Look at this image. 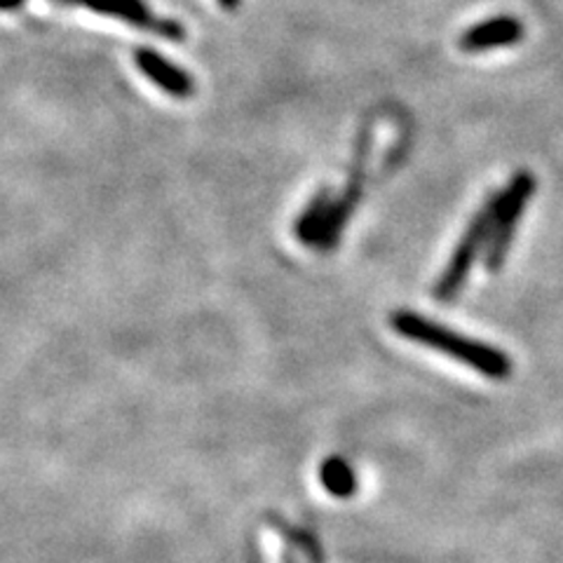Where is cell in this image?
Returning a JSON list of instances; mask_svg holds the SVG:
<instances>
[{
    "instance_id": "obj_1",
    "label": "cell",
    "mask_w": 563,
    "mask_h": 563,
    "mask_svg": "<svg viewBox=\"0 0 563 563\" xmlns=\"http://www.w3.org/2000/svg\"><path fill=\"white\" fill-rule=\"evenodd\" d=\"M390 327L407 341L442 352V355L455 362L472 366L474 372H479L486 378L505 380L509 378V374H512V360H509L503 350L467 339L463 333H457L444 324H437L418 312H411V310L393 312Z\"/></svg>"
},
{
    "instance_id": "obj_2",
    "label": "cell",
    "mask_w": 563,
    "mask_h": 563,
    "mask_svg": "<svg viewBox=\"0 0 563 563\" xmlns=\"http://www.w3.org/2000/svg\"><path fill=\"white\" fill-rule=\"evenodd\" d=\"M498 202H500V192L486 198L482 209L467 223L461 242H457L455 252L449 258L444 273L439 275L437 285H434L437 301L451 303V301H455V296L463 291L465 282H467V277L472 273L474 261H477V256L482 254V250H486V244H488L490 228H493V219H496Z\"/></svg>"
},
{
    "instance_id": "obj_3",
    "label": "cell",
    "mask_w": 563,
    "mask_h": 563,
    "mask_svg": "<svg viewBox=\"0 0 563 563\" xmlns=\"http://www.w3.org/2000/svg\"><path fill=\"white\" fill-rule=\"evenodd\" d=\"M536 192V176L531 172H517L512 181L500 192V202L496 209V219H493L490 238L486 244L484 266L488 273H498L509 256V246L517 235V223L523 214L526 205L531 202Z\"/></svg>"
},
{
    "instance_id": "obj_9",
    "label": "cell",
    "mask_w": 563,
    "mask_h": 563,
    "mask_svg": "<svg viewBox=\"0 0 563 563\" xmlns=\"http://www.w3.org/2000/svg\"><path fill=\"white\" fill-rule=\"evenodd\" d=\"M322 484L327 486L329 493L333 496H350L355 490V474H352L350 465L341 457H329V461L322 465Z\"/></svg>"
},
{
    "instance_id": "obj_7",
    "label": "cell",
    "mask_w": 563,
    "mask_h": 563,
    "mask_svg": "<svg viewBox=\"0 0 563 563\" xmlns=\"http://www.w3.org/2000/svg\"><path fill=\"white\" fill-rule=\"evenodd\" d=\"M521 38H523V24L517 20V16L498 14L463 31L457 45H461L463 52H486L496 47L517 45L521 43Z\"/></svg>"
},
{
    "instance_id": "obj_10",
    "label": "cell",
    "mask_w": 563,
    "mask_h": 563,
    "mask_svg": "<svg viewBox=\"0 0 563 563\" xmlns=\"http://www.w3.org/2000/svg\"><path fill=\"white\" fill-rule=\"evenodd\" d=\"M24 3H26V0H0V5H3V10H5V12L20 10Z\"/></svg>"
},
{
    "instance_id": "obj_5",
    "label": "cell",
    "mask_w": 563,
    "mask_h": 563,
    "mask_svg": "<svg viewBox=\"0 0 563 563\" xmlns=\"http://www.w3.org/2000/svg\"><path fill=\"white\" fill-rule=\"evenodd\" d=\"M366 153H368V134L364 132L362 134V141H360V148L355 153V165H352V172H350V181H347V188L343 192V198L339 202H333L329 214L324 219V225L320 231V238H317L314 246L317 250L322 252H329L331 246H336V242L341 240V233L343 228L352 214V209L357 207L360 202V196H362V181H364V163H366Z\"/></svg>"
},
{
    "instance_id": "obj_11",
    "label": "cell",
    "mask_w": 563,
    "mask_h": 563,
    "mask_svg": "<svg viewBox=\"0 0 563 563\" xmlns=\"http://www.w3.org/2000/svg\"><path fill=\"white\" fill-rule=\"evenodd\" d=\"M219 5H221L223 10H235V8L240 5V0H219Z\"/></svg>"
},
{
    "instance_id": "obj_4",
    "label": "cell",
    "mask_w": 563,
    "mask_h": 563,
    "mask_svg": "<svg viewBox=\"0 0 563 563\" xmlns=\"http://www.w3.org/2000/svg\"><path fill=\"white\" fill-rule=\"evenodd\" d=\"M62 3L87 8L106 16H115L120 22L132 24L141 31H151L165 41L181 43L186 38V29L179 22L169 20V16H157L144 0H62Z\"/></svg>"
},
{
    "instance_id": "obj_8",
    "label": "cell",
    "mask_w": 563,
    "mask_h": 563,
    "mask_svg": "<svg viewBox=\"0 0 563 563\" xmlns=\"http://www.w3.org/2000/svg\"><path fill=\"white\" fill-rule=\"evenodd\" d=\"M331 205L333 202H331V196H329L327 188L317 192V196L308 202L303 214L296 219V225H294L296 238L303 240L306 244L314 246L317 238H320V231H322V225H324V219L329 214Z\"/></svg>"
},
{
    "instance_id": "obj_6",
    "label": "cell",
    "mask_w": 563,
    "mask_h": 563,
    "mask_svg": "<svg viewBox=\"0 0 563 563\" xmlns=\"http://www.w3.org/2000/svg\"><path fill=\"white\" fill-rule=\"evenodd\" d=\"M134 64L141 74H144L153 85L161 87V90L167 92L169 97L190 99L196 95V82H192V76L188 70L165 59L161 52H155L151 47H139L134 52Z\"/></svg>"
}]
</instances>
